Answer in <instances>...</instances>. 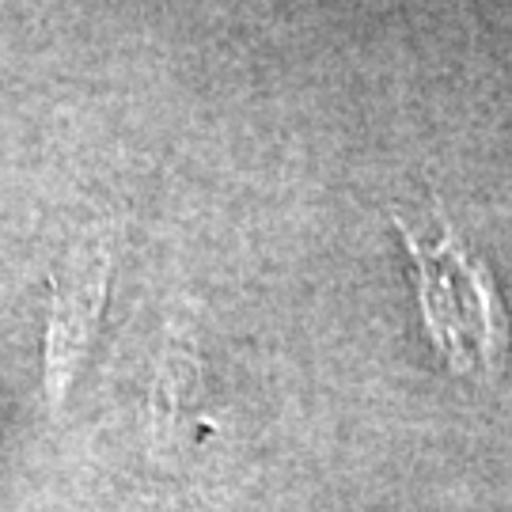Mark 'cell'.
Returning <instances> with one entry per match:
<instances>
[{"label":"cell","instance_id":"6da1fadb","mask_svg":"<svg viewBox=\"0 0 512 512\" xmlns=\"http://www.w3.org/2000/svg\"><path fill=\"white\" fill-rule=\"evenodd\" d=\"M395 224L414 258L421 319L437 357L456 376L497 380L509 353V315L486 258H478L444 217L440 236L429 239L403 220Z\"/></svg>","mask_w":512,"mask_h":512},{"label":"cell","instance_id":"7a4b0ae2","mask_svg":"<svg viewBox=\"0 0 512 512\" xmlns=\"http://www.w3.org/2000/svg\"><path fill=\"white\" fill-rule=\"evenodd\" d=\"M114 255L103 236H88L76 243L73 255L54 277V304H50V330H46V395L61 406L69 387L95 346L110 300Z\"/></svg>","mask_w":512,"mask_h":512},{"label":"cell","instance_id":"3957f363","mask_svg":"<svg viewBox=\"0 0 512 512\" xmlns=\"http://www.w3.org/2000/svg\"><path fill=\"white\" fill-rule=\"evenodd\" d=\"M202 406V346H198V323L194 308L171 311L164 330V346L156 357L152 395H148V418L156 448L175 452L194 437V421Z\"/></svg>","mask_w":512,"mask_h":512}]
</instances>
